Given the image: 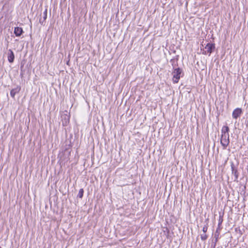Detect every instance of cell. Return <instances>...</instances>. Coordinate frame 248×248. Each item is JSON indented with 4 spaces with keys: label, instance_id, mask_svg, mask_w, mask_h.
I'll use <instances>...</instances> for the list:
<instances>
[{
    "label": "cell",
    "instance_id": "1",
    "mask_svg": "<svg viewBox=\"0 0 248 248\" xmlns=\"http://www.w3.org/2000/svg\"><path fill=\"white\" fill-rule=\"evenodd\" d=\"M221 142L222 146L224 147L228 146L229 144V134L228 127L226 126H224L222 130V136Z\"/></svg>",
    "mask_w": 248,
    "mask_h": 248
},
{
    "label": "cell",
    "instance_id": "2",
    "mask_svg": "<svg viewBox=\"0 0 248 248\" xmlns=\"http://www.w3.org/2000/svg\"><path fill=\"white\" fill-rule=\"evenodd\" d=\"M174 68L173 70V80L174 84H177L180 78H181L182 73V69L178 66H175L173 65Z\"/></svg>",
    "mask_w": 248,
    "mask_h": 248
},
{
    "label": "cell",
    "instance_id": "3",
    "mask_svg": "<svg viewBox=\"0 0 248 248\" xmlns=\"http://www.w3.org/2000/svg\"><path fill=\"white\" fill-rule=\"evenodd\" d=\"M222 218L221 217L220 218V223H219V226H218V227L217 228V231L216 232L215 235V236H214V238L213 240V246L212 247H215V246L216 244L217 243V242L218 241V237H219V235H220V231L221 230V226H222Z\"/></svg>",
    "mask_w": 248,
    "mask_h": 248
},
{
    "label": "cell",
    "instance_id": "4",
    "mask_svg": "<svg viewBox=\"0 0 248 248\" xmlns=\"http://www.w3.org/2000/svg\"><path fill=\"white\" fill-rule=\"evenodd\" d=\"M242 112V109L241 108H238L235 109L232 113V117L234 118V119L238 118L241 115Z\"/></svg>",
    "mask_w": 248,
    "mask_h": 248
},
{
    "label": "cell",
    "instance_id": "5",
    "mask_svg": "<svg viewBox=\"0 0 248 248\" xmlns=\"http://www.w3.org/2000/svg\"><path fill=\"white\" fill-rule=\"evenodd\" d=\"M14 58L15 56L13 52L10 50L8 53V60L9 62L10 63H12L14 60Z\"/></svg>",
    "mask_w": 248,
    "mask_h": 248
},
{
    "label": "cell",
    "instance_id": "6",
    "mask_svg": "<svg viewBox=\"0 0 248 248\" xmlns=\"http://www.w3.org/2000/svg\"><path fill=\"white\" fill-rule=\"evenodd\" d=\"M14 33L17 36H19L22 34L23 30H22V28H21L16 27L15 29Z\"/></svg>",
    "mask_w": 248,
    "mask_h": 248
},
{
    "label": "cell",
    "instance_id": "7",
    "mask_svg": "<svg viewBox=\"0 0 248 248\" xmlns=\"http://www.w3.org/2000/svg\"><path fill=\"white\" fill-rule=\"evenodd\" d=\"M232 172L233 175L235 176V178H237L238 176V171L237 170L236 168L235 167V166L233 164H232Z\"/></svg>",
    "mask_w": 248,
    "mask_h": 248
},
{
    "label": "cell",
    "instance_id": "8",
    "mask_svg": "<svg viewBox=\"0 0 248 248\" xmlns=\"http://www.w3.org/2000/svg\"><path fill=\"white\" fill-rule=\"evenodd\" d=\"M20 87H18L16 88H15L13 90H11V95L12 97H14L19 92H20Z\"/></svg>",
    "mask_w": 248,
    "mask_h": 248
},
{
    "label": "cell",
    "instance_id": "9",
    "mask_svg": "<svg viewBox=\"0 0 248 248\" xmlns=\"http://www.w3.org/2000/svg\"><path fill=\"white\" fill-rule=\"evenodd\" d=\"M207 230H208V227L205 226L204 228H203V231L204 232V233H206V231H207Z\"/></svg>",
    "mask_w": 248,
    "mask_h": 248
}]
</instances>
